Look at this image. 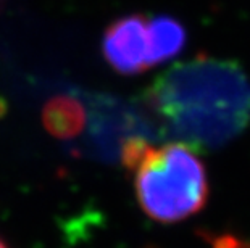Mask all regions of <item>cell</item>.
<instances>
[{"label":"cell","mask_w":250,"mask_h":248,"mask_svg":"<svg viewBox=\"0 0 250 248\" xmlns=\"http://www.w3.org/2000/svg\"><path fill=\"white\" fill-rule=\"evenodd\" d=\"M144 103L165 134L195 152L237 137L250 121V81L239 63L199 55L162 73Z\"/></svg>","instance_id":"obj_1"},{"label":"cell","mask_w":250,"mask_h":248,"mask_svg":"<svg viewBox=\"0 0 250 248\" xmlns=\"http://www.w3.org/2000/svg\"><path fill=\"white\" fill-rule=\"evenodd\" d=\"M123 161L134 176L142 211L157 223H178L205 205V166L190 147L179 142L153 147L132 137L123 147Z\"/></svg>","instance_id":"obj_2"},{"label":"cell","mask_w":250,"mask_h":248,"mask_svg":"<svg viewBox=\"0 0 250 248\" xmlns=\"http://www.w3.org/2000/svg\"><path fill=\"white\" fill-rule=\"evenodd\" d=\"M102 54L121 75H139L152 68L148 18L136 13L115 19L104 34Z\"/></svg>","instance_id":"obj_3"},{"label":"cell","mask_w":250,"mask_h":248,"mask_svg":"<svg viewBox=\"0 0 250 248\" xmlns=\"http://www.w3.org/2000/svg\"><path fill=\"white\" fill-rule=\"evenodd\" d=\"M188 39L186 28L176 18L168 15L148 18V42H150V66L162 65L178 55Z\"/></svg>","instance_id":"obj_4"},{"label":"cell","mask_w":250,"mask_h":248,"mask_svg":"<svg viewBox=\"0 0 250 248\" xmlns=\"http://www.w3.org/2000/svg\"><path fill=\"white\" fill-rule=\"evenodd\" d=\"M83 121V107L73 98L57 97L45 108V123L49 129L62 135L73 134L81 128Z\"/></svg>","instance_id":"obj_5"},{"label":"cell","mask_w":250,"mask_h":248,"mask_svg":"<svg viewBox=\"0 0 250 248\" xmlns=\"http://www.w3.org/2000/svg\"><path fill=\"white\" fill-rule=\"evenodd\" d=\"M213 248H250V242L239 240L232 235H223L213 242Z\"/></svg>","instance_id":"obj_6"},{"label":"cell","mask_w":250,"mask_h":248,"mask_svg":"<svg viewBox=\"0 0 250 248\" xmlns=\"http://www.w3.org/2000/svg\"><path fill=\"white\" fill-rule=\"evenodd\" d=\"M0 248H10V247H8L7 244H5V242H3L2 239H0Z\"/></svg>","instance_id":"obj_7"}]
</instances>
